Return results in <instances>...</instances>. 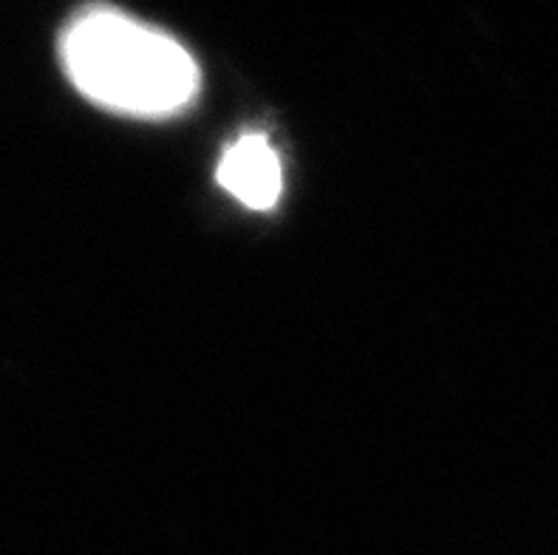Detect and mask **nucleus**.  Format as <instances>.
I'll use <instances>...</instances> for the list:
<instances>
[{"label":"nucleus","instance_id":"2","mask_svg":"<svg viewBox=\"0 0 558 555\" xmlns=\"http://www.w3.org/2000/svg\"><path fill=\"white\" fill-rule=\"evenodd\" d=\"M216 182L250 210H272L283 190L281 156L264 134H241L221 154Z\"/></svg>","mask_w":558,"mask_h":555},{"label":"nucleus","instance_id":"1","mask_svg":"<svg viewBox=\"0 0 558 555\" xmlns=\"http://www.w3.org/2000/svg\"><path fill=\"white\" fill-rule=\"evenodd\" d=\"M60 60L83 97L125 117H177L202 88L196 60L177 37L120 9L77 14L60 37Z\"/></svg>","mask_w":558,"mask_h":555}]
</instances>
